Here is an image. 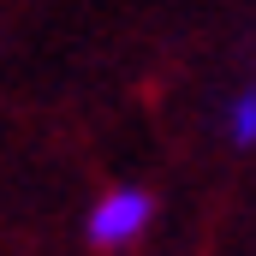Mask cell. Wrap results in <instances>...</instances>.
<instances>
[{"label": "cell", "mask_w": 256, "mask_h": 256, "mask_svg": "<svg viewBox=\"0 0 256 256\" xmlns=\"http://www.w3.org/2000/svg\"><path fill=\"white\" fill-rule=\"evenodd\" d=\"M149 220H155V196L137 191V185H120V191H108L90 208L84 238H90L96 250H126V244H137V238L149 232Z\"/></svg>", "instance_id": "cell-1"}, {"label": "cell", "mask_w": 256, "mask_h": 256, "mask_svg": "<svg viewBox=\"0 0 256 256\" xmlns=\"http://www.w3.org/2000/svg\"><path fill=\"white\" fill-rule=\"evenodd\" d=\"M226 137H232L238 149L256 143V90H238V96L226 102Z\"/></svg>", "instance_id": "cell-2"}]
</instances>
